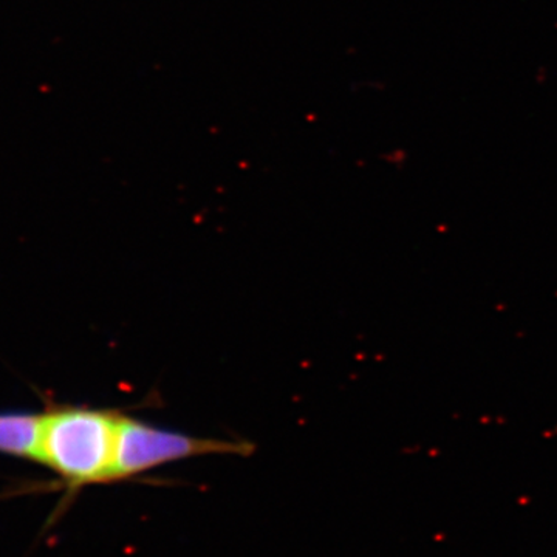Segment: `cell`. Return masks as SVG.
I'll use <instances>...</instances> for the list:
<instances>
[{
	"label": "cell",
	"instance_id": "cell-1",
	"mask_svg": "<svg viewBox=\"0 0 557 557\" xmlns=\"http://www.w3.org/2000/svg\"><path fill=\"white\" fill-rule=\"evenodd\" d=\"M120 418L116 410L51 406L42 412L36 461L70 491L112 483Z\"/></svg>",
	"mask_w": 557,
	"mask_h": 557
},
{
	"label": "cell",
	"instance_id": "cell-2",
	"mask_svg": "<svg viewBox=\"0 0 557 557\" xmlns=\"http://www.w3.org/2000/svg\"><path fill=\"white\" fill-rule=\"evenodd\" d=\"M248 443L201 438L150 426L121 413L112 482H121L152 469L201 456H247Z\"/></svg>",
	"mask_w": 557,
	"mask_h": 557
},
{
	"label": "cell",
	"instance_id": "cell-3",
	"mask_svg": "<svg viewBox=\"0 0 557 557\" xmlns=\"http://www.w3.org/2000/svg\"><path fill=\"white\" fill-rule=\"evenodd\" d=\"M42 413H0V453L38 460Z\"/></svg>",
	"mask_w": 557,
	"mask_h": 557
}]
</instances>
